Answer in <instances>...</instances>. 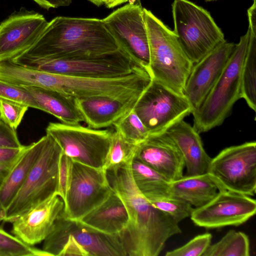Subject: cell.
<instances>
[{
  "label": "cell",
  "mask_w": 256,
  "mask_h": 256,
  "mask_svg": "<svg viewBox=\"0 0 256 256\" xmlns=\"http://www.w3.org/2000/svg\"><path fill=\"white\" fill-rule=\"evenodd\" d=\"M106 172L112 190L128 211V224L119 233L127 256H158L166 241L181 233L178 224L154 206L138 190L132 176L131 164Z\"/></svg>",
  "instance_id": "obj_1"
},
{
  "label": "cell",
  "mask_w": 256,
  "mask_h": 256,
  "mask_svg": "<svg viewBox=\"0 0 256 256\" xmlns=\"http://www.w3.org/2000/svg\"><path fill=\"white\" fill-rule=\"evenodd\" d=\"M120 47L102 20L57 16L48 22L34 44L20 56L69 58L111 52Z\"/></svg>",
  "instance_id": "obj_2"
},
{
  "label": "cell",
  "mask_w": 256,
  "mask_h": 256,
  "mask_svg": "<svg viewBox=\"0 0 256 256\" xmlns=\"http://www.w3.org/2000/svg\"><path fill=\"white\" fill-rule=\"evenodd\" d=\"M152 78L184 95L194 64L180 46L176 34L150 10L144 8Z\"/></svg>",
  "instance_id": "obj_3"
},
{
  "label": "cell",
  "mask_w": 256,
  "mask_h": 256,
  "mask_svg": "<svg viewBox=\"0 0 256 256\" xmlns=\"http://www.w3.org/2000/svg\"><path fill=\"white\" fill-rule=\"evenodd\" d=\"M42 250L50 256H127L119 234L102 232L63 213L44 240Z\"/></svg>",
  "instance_id": "obj_4"
},
{
  "label": "cell",
  "mask_w": 256,
  "mask_h": 256,
  "mask_svg": "<svg viewBox=\"0 0 256 256\" xmlns=\"http://www.w3.org/2000/svg\"><path fill=\"white\" fill-rule=\"evenodd\" d=\"M250 34L240 38L218 79L200 106L192 112L194 128L200 134L220 126L241 98V70Z\"/></svg>",
  "instance_id": "obj_5"
},
{
  "label": "cell",
  "mask_w": 256,
  "mask_h": 256,
  "mask_svg": "<svg viewBox=\"0 0 256 256\" xmlns=\"http://www.w3.org/2000/svg\"><path fill=\"white\" fill-rule=\"evenodd\" d=\"M12 61L19 65L49 73L91 78L119 77L138 69L146 68L122 46L113 52L94 56L62 59L19 56Z\"/></svg>",
  "instance_id": "obj_6"
},
{
  "label": "cell",
  "mask_w": 256,
  "mask_h": 256,
  "mask_svg": "<svg viewBox=\"0 0 256 256\" xmlns=\"http://www.w3.org/2000/svg\"><path fill=\"white\" fill-rule=\"evenodd\" d=\"M19 190L5 210L3 221L12 222L32 207L56 194L62 150L50 134Z\"/></svg>",
  "instance_id": "obj_7"
},
{
  "label": "cell",
  "mask_w": 256,
  "mask_h": 256,
  "mask_svg": "<svg viewBox=\"0 0 256 256\" xmlns=\"http://www.w3.org/2000/svg\"><path fill=\"white\" fill-rule=\"evenodd\" d=\"M172 12L173 31L194 64L226 41L210 12L202 7L188 0H174Z\"/></svg>",
  "instance_id": "obj_8"
},
{
  "label": "cell",
  "mask_w": 256,
  "mask_h": 256,
  "mask_svg": "<svg viewBox=\"0 0 256 256\" xmlns=\"http://www.w3.org/2000/svg\"><path fill=\"white\" fill-rule=\"evenodd\" d=\"M220 190L248 196L256 190V142H246L222 150L212 158L208 172Z\"/></svg>",
  "instance_id": "obj_9"
},
{
  "label": "cell",
  "mask_w": 256,
  "mask_h": 256,
  "mask_svg": "<svg viewBox=\"0 0 256 256\" xmlns=\"http://www.w3.org/2000/svg\"><path fill=\"white\" fill-rule=\"evenodd\" d=\"M134 110L150 135L164 132L194 112L184 95L153 78L137 100Z\"/></svg>",
  "instance_id": "obj_10"
},
{
  "label": "cell",
  "mask_w": 256,
  "mask_h": 256,
  "mask_svg": "<svg viewBox=\"0 0 256 256\" xmlns=\"http://www.w3.org/2000/svg\"><path fill=\"white\" fill-rule=\"evenodd\" d=\"M112 132L62 122H50L46 128V134L54 139L64 154L96 168H103Z\"/></svg>",
  "instance_id": "obj_11"
},
{
  "label": "cell",
  "mask_w": 256,
  "mask_h": 256,
  "mask_svg": "<svg viewBox=\"0 0 256 256\" xmlns=\"http://www.w3.org/2000/svg\"><path fill=\"white\" fill-rule=\"evenodd\" d=\"M112 192L103 168L72 160V180L64 202L63 215L68 219L80 220Z\"/></svg>",
  "instance_id": "obj_12"
},
{
  "label": "cell",
  "mask_w": 256,
  "mask_h": 256,
  "mask_svg": "<svg viewBox=\"0 0 256 256\" xmlns=\"http://www.w3.org/2000/svg\"><path fill=\"white\" fill-rule=\"evenodd\" d=\"M120 46L148 71L150 52L144 8L140 0H132L102 19Z\"/></svg>",
  "instance_id": "obj_13"
},
{
  "label": "cell",
  "mask_w": 256,
  "mask_h": 256,
  "mask_svg": "<svg viewBox=\"0 0 256 256\" xmlns=\"http://www.w3.org/2000/svg\"><path fill=\"white\" fill-rule=\"evenodd\" d=\"M256 202L246 195L220 190L206 204L194 208L190 218L196 226L206 228L240 225L254 216Z\"/></svg>",
  "instance_id": "obj_14"
},
{
  "label": "cell",
  "mask_w": 256,
  "mask_h": 256,
  "mask_svg": "<svg viewBox=\"0 0 256 256\" xmlns=\"http://www.w3.org/2000/svg\"><path fill=\"white\" fill-rule=\"evenodd\" d=\"M48 22L32 12L12 15L0 24V62L22 54L37 41Z\"/></svg>",
  "instance_id": "obj_15"
},
{
  "label": "cell",
  "mask_w": 256,
  "mask_h": 256,
  "mask_svg": "<svg viewBox=\"0 0 256 256\" xmlns=\"http://www.w3.org/2000/svg\"><path fill=\"white\" fill-rule=\"evenodd\" d=\"M235 44L226 40L194 64L184 90L194 111L200 106L221 75Z\"/></svg>",
  "instance_id": "obj_16"
},
{
  "label": "cell",
  "mask_w": 256,
  "mask_h": 256,
  "mask_svg": "<svg viewBox=\"0 0 256 256\" xmlns=\"http://www.w3.org/2000/svg\"><path fill=\"white\" fill-rule=\"evenodd\" d=\"M64 207L63 200L55 194L12 222L11 232L25 244L33 246L49 234L56 220L63 213Z\"/></svg>",
  "instance_id": "obj_17"
},
{
  "label": "cell",
  "mask_w": 256,
  "mask_h": 256,
  "mask_svg": "<svg viewBox=\"0 0 256 256\" xmlns=\"http://www.w3.org/2000/svg\"><path fill=\"white\" fill-rule=\"evenodd\" d=\"M161 174L170 182L183 175V156L172 140L165 132L150 134L138 144L134 157Z\"/></svg>",
  "instance_id": "obj_18"
},
{
  "label": "cell",
  "mask_w": 256,
  "mask_h": 256,
  "mask_svg": "<svg viewBox=\"0 0 256 256\" xmlns=\"http://www.w3.org/2000/svg\"><path fill=\"white\" fill-rule=\"evenodd\" d=\"M164 132L174 142L183 156L186 170L185 176L208 172L212 158L205 151L199 133L193 126L182 120Z\"/></svg>",
  "instance_id": "obj_19"
},
{
  "label": "cell",
  "mask_w": 256,
  "mask_h": 256,
  "mask_svg": "<svg viewBox=\"0 0 256 256\" xmlns=\"http://www.w3.org/2000/svg\"><path fill=\"white\" fill-rule=\"evenodd\" d=\"M136 102L103 96L75 98L76 106L84 122L88 127L94 129L113 126L116 121L134 108Z\"/></svg>",
  "instance_id": "obj_20"
},
{
  "label": "cell",
  "mask_w": 256,
  "mask_h": 256,
  "mask_svg": "<svg viewBox=\"0 0 256 256\" xmlns=\"http://www.w3.org/2000/svg\"><path fill=\"white\" fill-rule=\"evenodd\" d=\"M78 220L102 232L117 234L126 228L128 216L124 203L113 191L105 201Z\"/></svg>",
  "instance_id": "obj_21"
},
{
  "label": "cell",
  "mask_w": 256,
  "mask_h": 256,
  "mask_svg": "<svg viewBox=\"0 0 256 256\" xmlns=\"http://www.w3.org/2000/svg\"><path fill=\"white\" fill-rule=\"evenodd\" d=\"M44 136L26 146L8 176L0 187V222L3 221L5 210L14 198L41 152Z\"/></svg>",
  "instance_id": "obj_22"
},
{
  "label": "cell",
  "mask_w": 256,
  "mask_h": 256,
  "mask_svg": "<svg viewBox=\"0 0 256 256\" xmlns=\"http://www.w3.org/2000/svg\"><path fill=\"white\" fill-rule=\"evenodd\" d=\"M23 87L34 98L40 110L54 116L64 124H78L84 122L74 98L50 88Z\"/></svg>",
  "instance_id": "obj_23"
},
{
  "label": "cell",
  "mask_w": 256,
  "mask_h": 256,
  "mask_svg": "<svg viewBox=\"0 0 256 256\" xmlns=\"http://www.w3.org/2000/svg\"><path fill=\"white\" fill-rule=\"evenodd\" d=\"M220 188L208 173L188 176L170 182V196L183 200L195 208L200 207L214 198Z\"/></svg>",
  "instance_id": "obj_24"
},
{
  "label": "cell",
  "mask_w": 256,
  "mask_h": 256,
  "mask_svg": "<svg viewBox=\"0 0 256 256\" xmlns=\"http://www.w3.org/2000/svg\"><path fill=\"white\" fill-rule=\"evenodd\" d=\"M132 176L140 192L148 200L170 196V182L135 158L131 164Z\"/></svg>",
  "instance_id": "obj_25"
},
{
  "label": "cell",
  "mask_w": 256,
  "mask_h": 256,
  "mask_svg": "<svg viewBox=\"0 0 256 256\" xmlns=\"http://www.w3.org/2000/svg\"><path fill=\"white\" fill-rule=\"evenodd\" d=\"M250 30L248 47L241 70V98L256 112V34L252 33L250 28Z\"/></svg>",
  "instance_id": "obj_26"
},
{
  "label": "cell",
  "mask_w": 256,
  "mask_h": 256,
  "mask_svg": "<svg viewBox=\"0 0 256 256\" xmlns=\"http://www.w3.org/2000/svg\"><path fill=\"white\" fill-rule=\"evenodd\" d=\"M250 252L248 236L231 230L217 242L210 244L202 256H248Z\"/></svg>",
  "instance_id": "obj_27"
},
{
  "label": "cell",
  "mask_w": 256,
  "mask_h": 256,
  "mask_svg": "<svg viewBox=\"0 0 256 256\" xmlns=\"http://www.w3.org/2000/svg\"><path fill=\"white\" fill-rule=\"evenodd\" d=\"M138 146V144L128 141L117 130L112 131L103 170L106 171L131 164L135 157Z\"/></svg>",
  "instance_id": "obj_28"
},
{
  "label": "cell",
  "mask_w": 256,
  "mask_h": 256,
  "mask_svg": "<svg viewBox=\"0 0 256 256\" xmlns=\"http://www.w3.org/2000/svg\"><path fill=\"white\" fill-rule=\"evenodd\" d=\"M113 126L126 140L134 144H139L150 136L134 108L116 121Z\"/></svg>",
  "instance_id": "obj_29"
},
{
  "label": "cell",
  "mask_w": 256,
  "mask_h": 256,
  "mask_svg": "<svg viewBox=\"0 0 256 256\" xmlns=\"http://www.w3.org/2000/svg\"><path fill=\"white\" fill-rule=\"evenodd\" d=\"M0 250L5 256H50L42 250L30 246L0 228Z\"/></svg>",
  "instance_id": "obj_30"
},
{
  "label": "cell",
  "mask_w": 256,
  "mask_h": 256,
  "mask_svg": "<svg viewBox=\"0 0 256 256\" xmlns=\"http://www.w3.org/2000/svg\"><path fill=\"white\" fill-rule=\"evenodd\" d=\"M148 200L154 206L168 214L178 224L190 216L194 208L188 202L171 196Z\"/></svg>",
  "instance_id": "obj_31"
},
{
  "label": "cell",
  "mask_w": 256,
  "mask_h": 256,
  "mask_svg": "<svg viewBox=\"0 0 256 256\" xmlns=\"http://www.w3.org/2000/svg\"><path fill=\"white\" fill-rule=\"evenodd\" d=\"M28 108L22 103L0 98V119L16 130Z\"/></svg>",
  "instance_id": "obj_32"
},
{
  "label": "cell",
  "mask_w": 256,
  "mask_h": 256,
  "mask_svg": "<svg viewBox=\"0 0 256 256\" xmlns=\"http://www.w3.org/2000/svg\"><path fill=\"white\" fill-rule=\"evenodd\" d=\"M210 233L199 234L180 247L166 252V256H202L211 244Z\"/></svg>",
  "instance_id": "obj_33"
},
{
  "label": "cell",
  "mask_w": 256,
  "mask_h": 256,
  "mask_svg": "<svg viewBox=\"0 0 256 256\" xmlns=\"http://www.w3.org/2000/svg\"><path fill=\"white\" fill-rule=\"evenodd\" d=\"M0 98L22 103L28 107L40 110L34 98L23 86L15 85L0 80Z\"/></svg>",
  "instance_id": "obj_34"
},
{
  "label": "cell",
  "mask_w": 256,
  "mask_h": 256,
  "mask_svg": "<svg viewBox=\"0 0 256 256\" xmlns=\"http://www.w3.org/2000/svg\"><path fill=\"white\" fill-rule=\"evenodd\" d=\"M72 160L62 153L59 162L58 182L56 194L64 202L72 176Z\"/></svg>",
  "instance_id": "obj_35"
},
{
  "label": "cell",
  "mask_w": 256,
  "mask_h": 256,
  "mask_svg": "<svg viewBox=\"0 0 256 256\" xmlns=\"http://www.w3.org/2000/svg\"><path fill=\"white\" fill-rule=\"evenodd\" d=\"M22 146L16 130L0 119V146L21 148Z\"/></svg>",
  "instance_id": "obj_36"
},
{
  "label": "cell",
  "mask_w": 256,
  "mask_h": 256,
  "mask_svg": "<svg viewBox=\"0 0 256 256\" xmlns=\"http://www.w3.org/2000/svg\"><path fill=\"white\" fill-rule=\"evenodd\" d=\"M25 146H24L21 148L0 146V165L14 164L23 152Z\"/></svg>",
  "instance_id": "obj_37"
},
{
  "label": "cell",
  "mask_w": 256,
  "mask_h": 256,
  "mask_svg": "<svg viewBox=\"0 0 256 256\" xmlns=\"http://www.w3.org/2000/svg\"><path fill=\"white\" fill-rule=\"evenodd\" d=\"M42 8L48 10L50 8H56L66 6L70 5L72 0H34Z\"/></svg>",
  "instance_id": "obj_38"
},
{
  "label": "cell",
  "mask_w": 256,
  "mask_h": 256,
  "mask_svg": "<svg viewBox=\"0 0 256 256\" xmlns=\"http://www.w3.org/2000/svg\"><path fill=\"white\" fill-rule=\"evenodd\" d=\"M14 164L10 165H0V187L6 179Z\"/></svg>",
  "instance_id": "obj_39"
},
{
  "label": "cell",
  "mask_w": 256,
  "mask_h": 256,
  "mask_svg": "<svg viewBox=\"0 0 256 256\" xmlns=\"http://www.w3.org/2000/svg\"><path fill=\"white\" fill-rule=\"evenodd\" d=\"M128 0H104V4L108 8H111L128 2Z\"/></svg>",
  "instance_id": "obj_40"
},
{
  "label": "cell",
  "mask_w": 256,
  "mask_h": 256,
  "mask_svg": "<svg viewBox=\"0 0 256 256\" xmlns=\"http://www.w3.org/2000/svg\"><path fill=\"white\" fill-rule=\"evenodd\" d=\"M96 6H99L104 4V0H88Z\"/></svg>",
  "instance_id": "obj_41"
},
{
  "label": "cell",
  "mask_w": 256,
  "mask_h": 256,
  "mask_svg": "<svg viewBox=\"0 0 256 256\" xmlns=\"http://www.w3.org/2000/svg\"><path fill=\"white\" fill-rule=\"evenodd\" d=\"M0 256H5L4 254L0 250Z\"/></svg>",
  "instance_id": "obj_42"
},
{
  "label": "cell",
  "mask_w": 256,
  "mask_h": 256,
  "mask_svg": "<svg viewBox=\"0 0 256 256\" xmlns=\"http://www.w3.org/2000/svg\"><path fill=\"white\" fill-rule=\"evenodd\" d=\"M208 0V1H210V0Z\"/></svg>",
  "instance_id": "obj_43"
}]
</instances>
